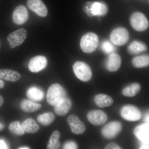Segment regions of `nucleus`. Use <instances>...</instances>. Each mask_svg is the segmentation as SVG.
I'll return each instance as SVG.
<instances>
[{"instance_id": "nucleus-31", "label": "nucleus", "mask_w": 149, "mask_h": 149, "mask_svg": "<svg viewBox=\"0 0 149 149\" xmlns=\"http://www.w3.org/2000/svg\"><path fill=\"white\" fill-rule=\"evenodd\" d=\"M63 148L65 149H75L77 148V144L73 141H69L65 143Z\"/></svg>"}, {"instance_id": "nucleus-21", "label": "nucleus", "mask_w": 149, "mask_h": 149, "mask_svg": "<svg viewBox=\"0 0 149 149\" xmlns=\"http://www.w3.org/2000/svg\"><path fill=\"white\" fill-rule=\"evenodd\" d=\"M21 125L24 132L28 133L34 134L40 130L39 125L32 118H28L24 120Z\"/></svg>"}, {"instance_id": "nucleus-3", "label": "nucleus", "mask_w": 149, "mask_h": 149, "mask_svg": "<svg viewBox=\"0 0 149 149\" xmlns=\"http://www.w3.org/2000/svg\"><path fill=\"white\" fill-rule=\"evenodd\" d=\"M73 69L76 77L81 81L88 82L92 78L93 73L91 67L84 62H76L73 65Z\"/></svg>"}, {"instance_id": "nucleus-4", "label": "nucleus", "mask_w": 149, "mask_h": 149, "mask_svg": "<svg viewBox=\"0 0 149 149\" xmlns=\"http://www.w3.org/2000/svg\"><path fill=\"white\" fill-rule=\"evenodd\" d=\"M130 20L131 26L136 31L143 32L148 28V20L142 13L137 12L132 14Z\"/></svg>"}, {"instance_id": "nucleus-20", "label": "nucleus", "mask_w": 149, "mask_h": 149, "mask_svg": "<svg viewBox=\"0 0 149 149\" xmlns=\"http://www.w3.org/2000/svg\"><path fill=\"white\" fill-rule=\"evenodd\" d=\"M22 110L25 112L33 113L39 110L42 107V105L27 100H22L19 104Z\"/></svg>"}, {"instance_id": "nucleus-29", "label": "nucleus", "mask_w": 149, "mask_h": 149, "mask_svg": "<svg viewBox=\"0 0 149 149\" xmlns=\"http://www.w3.org/2000/svg\"><path fill=\"white\" fill-rule=\"evenodd\" d=\"M101 48L104 53L109 54L113 53L116 50L113 44L108 40H105L102 43Z\"/></svg>"}, {"instance_id": "nucleus-2", "label": "nucleus", "mask_w": 149, "mask_h": 149, "mask_svg": "<svg viewBox=\"0 0 149 149\" xmlns=\"http://www.w3.org/2000/svg\"><path fill=\"white\" fill-rule=\"evenodd\" d=\"M98 43V37L97 35L93 32H89L83 35L81 38L80 47L85 53H91L95 50Z\"/></svg>"}, {"instance_id": "nucleus-6", "label": "nucleus", "mask_w": 149, "mask_h": 149, "mask_svg": "<svg viewBox=\"0 0 149 149\" xmlns=\"http://www.w3.org/2000/svg\"><path fill=\"white\" fill-rule=\"evenodd\" d=\"M122 129V125L120 122L112 121L104 125L102 128V135L106 139H114L119 134Z\"/></svg>"}, {"instance_id": "nucleus-15", "label": "nucleus", "mask_w": 149, "mask_h": 149, "mask_svg": "<svg viewBox=\"0 0 149 149\" xmlns=\"http://www.w3.org/2000/svg\"><path fill=\"white\" fill-rule=\"evenodd\" d=\"M72 106L70 99L65 98L54 107L55 112L59 116H63L68 112Z\"/></svg>"}, {"instance_id": "nucleus-30", "label": "nucleus", "mask_w": 149, "mask_h": 149, "mask_svg": "<svg viewBox=\"0 0 149 149\" xmlns=\"http://www.w3.org/2000/svg\"><path fill=\"white\" fill-rule=\"evenodd\" d=\"M93 2L88 1L85 2L83 6V10L88 16L93 17L92 13V7Z\"/></svg>"}, {"instance_id": "nucleus-33", "label": "nucleus", "mask_w": 149, "mask_h": 149, "mask_svg": "<svg viewBox=\"0 0 149 149\" xmlns=\"http://www.w3.org/2000/svg\"><path fill=\"white\" fill-rule=\"evenodd\" d=\"M8 147L6 144L5 141L0 139V149H8Z\"/></svg>"}, {"instance_id": "nucleus-35", "label": "nucleus", "mask_w": 149, "mask_h": 149, "mask_svg": "<svg viewBox=\"0 0 149 149\" xmlns=\"http://www.w3.org/2000/svg\"><path fill=\"white\" fill-rule=\"evenodd\" d=\"M140 149H149V146L148 145H142L140 147Z\"/></svg>"}, {"instance_id": "nucleus-23", "label": "nucleus", "mask_w": 149, "mask_h": 149, "mask_svg": "<svg viewBox=\"0 0 149 149\" xmlns=\"http://www.w3.org/2000/svg\"><path fill=\"white\" fill-rule=\"evenodd\" d=\"M146 45L142 42L135 41L131 43L128 48V52L130 54L135 55L146 51Z\"/></svg>"}, {"instance_id": "nucleus-11", "label": "nucleus", "mask_w": 149, "mask_h": 149, "mask_svg": "<svg viewBox=\"0 0 149 149\" xmlns=\"http://www.w3.org/2000/svg\"><path fill=\"white\" fill-rule=\"evenodd\" d=\"M47 63V61L45 57L37 56L30 60L28 63V68L31 72H39L45 68Z\"/></svg>"}, {"instance_id": "nucleus-14", "label": "nucleus", "mask_w": 149, "mask_h": 149, "mask_svg": "<svg viewBox=\"0 0 149 149\" xmlns=\"http://www.w3.org/2000/svg\"><path fill=\"white\" fill-rule=\"evenodd\" d=\"M136 138L144 143H149V124H142L136 127L134 130Z\"/></svg>"}, {"instance_id": "nucleus-22", "label": "nucleus", "mask_w": 149, "mask_h": 149, "mask_svg": "<svg viewBox=\"0 0 149 149\" xmlns=\"http://www.w3.org/2000/svg\"><path fill=\"white\" fill-rule=\"evenodd\" d=\"M26 95L27 97L35 102H40L42 100L44 93L41 89L37 87H32L27 90Z\"/></svg>"}, {"instance_id": "nucleus-10", "label": "nucleus", "mask_w": 149, "mask_h": 149, "mask_svg": "<svg viewBox=\"0 0 149 149\" xmlns=\"http://www.w3.org/2000/svg\"><path fill=\"white\" fill-rule=\"evenodd\" d=\"M28 19V12L23 5L17 6L13 13L12 19L14 23L17 25H22L27 22Z\"/></svg>"}, {"instance_id": "nucleus-12", "label": "nucleus", "mask_w": 149, "mask_h": 149, "mask_svg": "<svg viewBox=\"0 0 149 149\" xmlns=\"http://www.w3.org/2000/svg\"><path fill=\"white\" fill-rule=\"evenodd\" d=\"M67 120L71 131L74 134L80 135L85 132V124L75 115H70L68 118Z\"/></svg>"}, {"instance_id": "nucleus-32", "label": "nucleus", "mask_w": 149, "mask_h": 149, "mask_svg": "<svg viewBox=\"0 0 149 149\" xmlns=\"http://www.w3.org/2000/svg\"><path fill=\"white\" fill-rule=\"evenodd\" d=\"M105 149H121L119 146L114 143H111L108 144L105 147Z\"/></svg>"}, {"instance_id": "nucleus-27", "label": "nucleus", "mask_w": 149, "mask_h": 149, "mask_svg": "<svg viewBox=\"0 0 149 149\" xmlns=\"http://www.w3.org/2000/svg\"><path fill=\"white\" fill-rule=\"evenodd\" d=\"M55 119L54 115L51 112H47L39 115L37 120L42 125L48 126L51 125Z\"/></svg>"}, {"instance_id": "nucleus-16", "label": "nucleus", "mask_w": 149, "mask_h": 149, "mask_svg": "<svg viewBox=\"0 0 149 149\" xmlns=\"http://www.w3.org/2000/svg\"><path fill=\"white\" fill-rule=\"evenodd\" d=\"M21 77L20 73L15 70L8 69H0V79L1 80L15 82L19 80Z\"/></svg>"}, {"instance_id": "nucleus-1", "label": "nucleus", "mask_w": 149, "mask_h": 149, "mask_svg": "<svg viewBox=\"0 0 149 149\" xmlns=\"http://www.w3.org/2000/svg\"><path fill=\"white\" fill-rule=\"evenodd\" d=\"M66 97V92L60 84L54 83L49 87L47 95V102L49 104L55 107Z\"/></svg>"}, {"instance_id": "nucleus-17", "label": "nucleus", "mask_w": 149, "mask_h": 149, "mask_svg": "<svg viewBox=\"0 0 149 149\" xmlns=\"http://www.w3.org/2000/svg\"><path fill=\"white\" fill-rule=\"evenodd\" d=\"M121 60L120 56L117 54H109L107 62V68L110 72H115L119 69L121 65Z\"/></svg>"}, {"instance_id": "nucleus-36", "label": "nucleus", "mask_w": 149, "mask_h": 149, "mask_svg": "<svg viewBox=\"0 0 149 149\" xmlns=\"http://www.w3.org/2000/svg\"><path fill=\"white\" fill-rule=\"evenodd\" d=\"M3 98L2 96L0 95V107L2 105L3 103Z\"/></svg>"}, {"instance_id": "nucleus-28", "label": "nucleus", "mask_w": 149, "mask_h": 149, "mask_svg": "<svg viewBox=\"0 0 149 149\" xmlns=\"http://www.w3.org/2000/svg\"><path fill=\"white\" fill-rule=\"evenodd\" d=\"M9 129L13 134L16 136H22L25 133L22 125L18 121L12 122L9 126Z\"/></svg>"}, {"instance_id": "nucleus-25", "label": "nucleus", "mask_w": 149, "mask_h": 149, "mask_svg": "<svg viewBox=\"0 0 149 149\" xmlns=\"http://www.w3.org/2000/svg\"><path fill=\"white\" fill-rule=\"evenodd\" d=\"M61 134L58 130H55L51 135L49 140V143L47 146V149H56L59 148L60 143L59 142Z\"/></svg>"}, {"instance_id": "nucleus-38", "label": "nucleus", "mask_w": 149, "mask_h": 149, "mask_svg": "<svg viewBox=\"0 0 149 149\" xmlns=\"http://www.w3.org/2000/svg\"><path fill=\"white\" fill-rule=\"evenodd\" d=\"M4 128V126L0 122V131L3 130Z\"/></svg>"}, {"instance_id": "nucleus-7", "label": "nucleus", "mask_w": 149, "mask_h": 149, "mask_svg": "<svg viewBox=\"0 0 149 149\" xmlns=\"http://www.w3.org/2000/svg\"><path fill=\"white\" fill-rule=\"evenodd\" d=\"M27 32L24 28L17 29L8 35L7 40L11 48H15L21 45L26 39Z\"/></svg>"}, {"instance_id": "nucleus-26", "label": "nucleus", "mask_w": 149, "mask_h": 149, "mask_svg": "<svg viewBox=\"0 0 149 149\" xmlns=\"http://www.w3.org/2000/svg\"><path fill=\"white\" fill-rule=\"evenodd\" d=\"M133 66L137 68H141L149 65V55H144L136 56L132 60Z\"/></svg>"}, {"instance_id": "nucleus-9", "label": "nucleus", "mask_w": 149, "mask_h": 149, "mask_svg": "<svg viewBox=\"0 0 149 149\" xmlns=\"http://www.w3.org/2000/svg\"><path fill=\"white\" fill-rule=\"evenodd\" d=\"M87 118L91 124L95 125H100L105 123L107 116L104 112L100 110H93L88 112Z\"/></svg>"}, {"instance_id": "nucleus-13", "label": "nucleus", "mask_w": 149, "mask_h": 149, "mask_svg": "<svg viewBox=\"0 0 149 149\" xmlns=\"http://www.w3.org/2000/svg\"><path fill=\"white\" fill-rule=\"evenodd\" d=\"M27 3L28 8L39 16L45 17L47 15V8L42 0H27Z\"/></svg>"}, {"instance_id": "nucleus-19", "label": "nucleus", "mask_w": 149, "mask_h": 149, "mask_svg": "<svg viewBox=\"0 0 149 149\" xmlns=\"http://www.w3.org/2000/svg\"><path fill=\"white\" fill-rule=\"evenodd\" d=\"M94 102L98 107L101 108L109 107L113 103V100L111 97L104 94L96 95L94 97Z\"/></svg>"}, {"instance_id": "nucleus-39", "label": "nucleus", "mask_w": 149, "mask_h": 149, "mask_svg": "<svg viewBox=\"0 0 149 149\" xmlns=\"http://www.w3.org/2000/svg\"><path fill=\"white\" fill-rule=\"evenodd\" d=\"M19 149H30V148L27 147H20V148H18Z\"/></svg>"}, {"instance_id": "nucleus-8", "label": "nucleus", "mask_w": 149, "mask_h": 149, "mask_svg": "<svg viewBox=\"0 0 149 149\" xmlns=\"http://www.w3.org/2000/svg\"><path fill=\"white\" fill-rule=\"evenodd\" d=\"M120 115L123 119L128 121H136L141 119V112L134 106L127 105L123 107L120 111Z\"/></svg>"}, {"instance_id": "nucleus-37", "label": "nucleus", "mask_w": 149, "mask_h": 149, "mask_svg": "<svg viewBox=\"0 0 149 149\" xmlns=\"http://www.w3.org/2000/svg\"><path fill=\"white\" fill-rule=\"evenodd\" d=\"M4 87V83L0 79V89H2Z\"/></svg>"}, {"instance_id": "nucleus-34", "label": "nucleus", "mask_w": 149, "mask_h": 149, "mask_svg": "<svg viewBox=\"0 0 149 149\" xmlns=\"http://www.w3.org/2000/svg\"><path fill=\"white\" fill-rule=\"evenodd\" d=\"M144 120L145 122H146L148 124H149V113H147L145 117H144Z\"/></svg>"}, {"instance_id": "nucleus-18", "label": "nucleus", "mask_w": 149, "mask_h": 149, "mask_svg": "<svg viewBox=\"0 0 149 149\" xmlns=\"http://www.w3.org/2000/svg\"><path fill=\"white\" fill-rule=\"evenodd\" d=\"M108 11L107 6L103 2H93L92 13L93 16H104Z\"/></svg>"}, {"instance_id": "nucleus-24", "label": "nucleus", "mask_w": 149, "mask_h": 149, "mask_svg": "<svg viewBox=\"0 0 149 149\" xmlns=\"http://www.w3.org/2000/svg\"><path fill=\"white\" fill-rule=\"evenodd\" d=\"M141 90V86L139 83H134L125 87L123 90L122 94L127 97H133L138 94Z\"/></svg>"}, {"instance_id": "nucleus-5", "label": "nucleus", "mask_w": 149, "mask_h": 149, "mask_svg": "<svg viewBox=\"0 0 149 149\" xmlns=\"http://www.w3.org/2000/svg\"><path fill=\"white\" fill-rule=\"evenodd\" d=\"M128 30L123 27H118L112 30L110 35L111 41L113 45L118 46L124 45L129 40Z\"/></svg>"}]
</instances>
